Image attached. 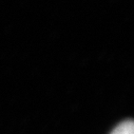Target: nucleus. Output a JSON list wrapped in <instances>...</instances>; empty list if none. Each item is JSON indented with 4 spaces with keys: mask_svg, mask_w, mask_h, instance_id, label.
Masks as SVG:
<instances>
[{
    "mask_svg": "<svg viewBox=\"0 0 134 134\" xmlns=\"http://www.w3.org/2000/svg\"><path fill=\"white\" fill-rule=\"evenodd\" d=\"M111 134H134V125L132 120H126L119 124Z\"/></svg>",
    "mask_w": 134,
    "mask_h": 134,
    "instance_id": "1",
    "label": "nucleus"
}]
</instances>
